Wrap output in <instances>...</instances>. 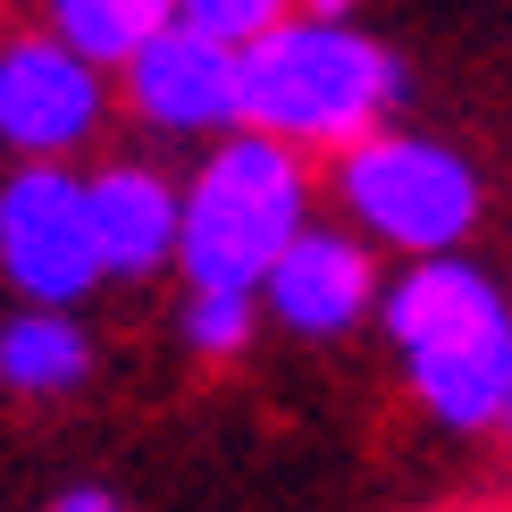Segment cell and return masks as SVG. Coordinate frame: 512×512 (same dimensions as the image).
Here are the masks:
<instances>
[{"instance_id":"obj_16","label":"cell","mask_w":512,"mask_h":512,"mask_svg":"<svg viewBox=\"0 0 512 512\" xmlns=\"http://www.w3.org/2000/svg\"><path fill=\"white\" fill-rule=\"evenodd\" d=\"M311 17H345V0H311Z\"/></svg>"},{"instance_id":"obj_7","label":"cell","mask_w":512,"mask_h":512,"mask_svg":"<svg viewBox=\"0 0 512 512\" xmlns=\"http://www.w3.org/2000/svg\"><path fill=\"white\" fill-rule=\"evenodd\" d=\"M269 311L286 319L294 336H345L361 311H370V252H361L353 236H294L286 252L269 261L261 277Z\"/></svg>"},{"instance_id":"obj_13","label":"cell","mask_w":512,"mask_h":512,"mask_svg":"<svg viewBox=\"0 0 512 512\" xmlns=\"http://www.w3.org/2000/svg\"><path fill=\"white\" fill-rule=\"evenodd\" d=\"M185 345L227 361L252 345V294L244 286H194V303H185Z\"/></svg>"},{"instance_id":"obj_10","label":"cell","mask_w":512,"mask_h":512,"mask_svg":"<svg viewBox=\"0 0 512 512\" xmlns=\"http://www.w3.org/2000/svg\"><path fill=\"white\" fill-rule=\"evenodd\" d=\"M504 311V294L487 286V277L471 261H445V252H429L403 286L387 294V336L403 353H420V345H445V336H462V328H479V319H496Z\"/></svg>"},{"instance_id":"obj_2","label":"cell","mask_w":512,"mask_h":512,"mask_svg":"<svg viewBox=\"0 0 512 512\" xmlns=\"http://www.w3.org/2000/svg\"><path fill=\"white\" fill-rule=\"evenodd\" d=\"M303 236V160L286 135H227L202 160L194 194L177 210V261L194 286H244L261 294L269 261Z\"/></svg>"},{"instance_id":"obj_6","label":"cell","mask_w":512,"mask_h":512,"mask_svg":"<svg viewBox=\"0 0 512 512\" xmlns=\"http://www.w3.org/2000/svg\"><path fill=\"white\" fill-rule=\"evenodd\" d=\"M101 126V68L59 34L0 51V143L26 160H59Z\"/></svg>"},{"instance_id":"obj_17","label":"cell","mask_w":512,"mask_h":512,"mask_svg":"<svg viewBox=\"0 0 512 512\" xmlns=\"http://www.w3.org/2000/svg\"><path fill=\"white\" fill-rule=\"evenodd\" d=\"M504 420H512V412H504Z\"/></svg>"},{"instance_id":"obj_8","label":"cell","mask_w":512,"mask_h":512,"mask_svg":"<svg viewBox=\"0 0 512 512\" xmlns=\"http://www.w3.org/2000/svg\"><path fill=\"white\" fill-rule=\"evenodd\" d=\"M412 387L445 429H496L512 412V311L412 353Z\"/></svg>"},{"instance_id":"obj_12","label":"cell","mask_w":512,"mask_h":512,"mask_svg":"<svg viewBox=\"0 0 512 512\" xmlns=\"http://www.w3.org/2000/svg\"><path fill=\"white\" fill-rule=\"evenodd\" d=\"M160 17H177V0H51V34L68 51H84L93 68H126V51Z\"/></svg>"},{"instance_id":"obj_1","label":"cell","mask_w":512,"mask_h":512,"mask_svg":"<svg viewBox=\"0 0 512 512\" xmlns=\"http://www.w3.org/2000/svg\"><path fill=\"white\" fill-rule=\"evenodd\" d=\"M244 68V126L286 143H353L403 101V68L387 42L345 17H277L236 42Z\"/></svg>"},{"instance_id":"obj_4","label":"cell","mask_w":512,"mask_h":512,"mask_svg":"<svg viewBox=\"0 0 512 512\" xmlns=\"http://www.w3.org/2000/svg\"><path fill=\"white\" fill-rule=\"evenodd\" d=\"M0 269L26 303H76L101 286L84 177H68L59 160H26L0 185Z\"/></svg>"},{"instance_id":"obj_3","label":"cell","mask_w":512,"mask_h":512,"mask_svg":"<svg viewBox=\"0 0 512 512\" xmlns=\"http://www.w3.org/2000/svg\"><path fill=\"white\" fill-rule=\"evenodd\" d=\"M345 202L370 236H387L403 252H454L479 219V177L462 168L445 143L420 135H370L345 160Z\"/></svg>"},{"instance_id":"obj_9","label":"cell","mask_w":512,"mask_h":512,"mask_svg":"<svg viewBox=\"0 0 512 512\" xmlns=\"http://www.w3.org/2000/svg\"><path fill=\"white\" fill-rule=\"evenodd\" d=\"M84 210H93L101 277H152L160 261H177V210H185V194L160 185L152 168H101V177H84Z\"/></svg>"},{"instance_id":"obj_14","label":"cell","mask_w":512,"mask_h":512,"mask_svg":"<svg viewBox=\"0 0 512 512\" xmlns=\"http://www.w3.org/2000/svg\"><path fill=\"white\" fill-rule=\"evenodd\" d=\"M177 17L202 26V34H219V42H252L261 26L286 17V0H177Z\"/></svg>"},{"instance_id":"obj_11","label":"cell","mask_w":512,"mask_h":512,"mask_svg":"<svg viewBox=\"0 0 512 512\" xmlns=\"http://www.w3.org/2000/svg\"><path fill=\"white\" fill-rule=\"evenodd\" d=\"M93 370V345L68 319V303H26V319L0 328V387L17 395H68Z\"/></svg>"},{"instance_id":"obj_5","label":"cell","mask_w":512,"mask_h":512,"mask_svg":"<svg viewBox=\"0 0 512 512\" xmlns=\"http://www.w3.org/2000/svg\"><path fill=\"white\" fill-rule=\"evenodd\" d=\"M126 93H135V110L152 118V126H168V135H210V126H236V118H244L236 42L185 26V17H160V26L126 51Z\"/></svg>"},{"instance_id":"obj_15","label":"cell","mask_w":512,"mask_h":512,"mask_svg":"<svg viewBox=\"0 0 512 512\" xmlns=\"http://www.w3.org/2000/svg\"><path fill=\"white\" fill-rule=\"evenodd\" d=\"M51 512H126L118 496H101V487H76V496H59Z\"/></svg>"}]
</instances>
